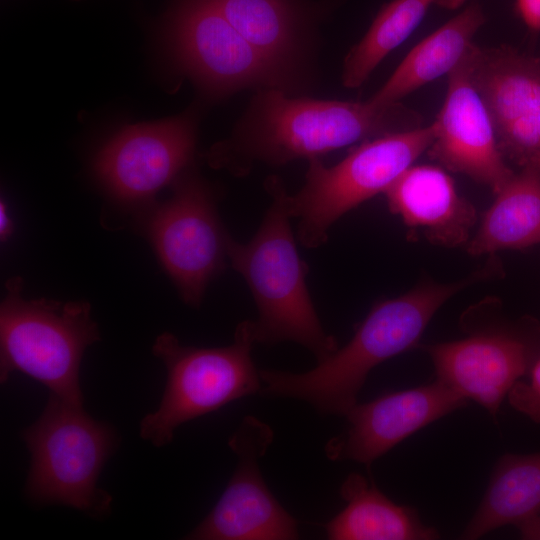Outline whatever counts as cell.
<instances>
[{
    "instance_id": "cell-5",
    "label": "cell",
    "mask_w": 540,
    "mask_h": 540,
    "mask_svg": "<svg viewBox=\"0 0 540 540\" xmlns=\"http://www.w3.org/2000/svg\"><path fill=\"white\" fill-rule=\"evenodd\" d=\"M21 437L31 454L25 485L30 500L72 507L92 517L111 511V495L98 487L117 442L109 424L49 393L41 416Z\"/></svg>"
},
{
    "instance_id": "cell-24",
    "label": "cell",
    "mask_w": 540,
    "mask_h": 540,
    "mask_svg": "<svg viewBox=\"0 0 540 540\" xmlns=\"http://www.w3.org/2000/svg\"><path fill=\"white\" fill-rule=\"evenodd\" d=\"M516 7L526 26L540 31V0H516Z\"/></svg>"
},
{
    "instance_id": "cell-9",
    "label": "cell",
    "mask_w": 540,
    "mask_h": 540,
    "mask_svg": "<svg viewBox=\"0 0 540 540\" xmlns=\"http://www.w3.org/2000/svg\"><path fill=\"white\" fill-rule=\"evenodd\" d=\"M172 186L170 198L149 208L144 228L182 300L198 307L210 281L225 268L231 236L212 188L192 166Z\"/></svg>"
},
{
    "instance_id": "cell-7",
    "label": "cell",
    "mask_w": 540,
    "mask_h": 540,
    "mask_svg": "<svg viewBox=\"0 0 540 540\" xmlns=\"http://www.w3.org/2000/svg\"><path fill=\"white\" fill-rule=\"evenodd\" d=\"M433 139L434 127L430 124L366 140L332 167L318 158L308 160L303 186L295 194L286 195L289 214L298 221L300 243L307 248L322 246L340 217L385 193L427 152Z\"/></svg>"
},
{
    "instance_id": "cell-21",
    "label": "cell",
    "mask_w": 540,
    "mask_h": 540,
    "mask_svg": "<svg viewBox=\"0 0 540 540\" xmlns=\"http://www.w3.org/2000/svg\"><path fill=\"white\" fill-rule=\"evenodd\" d=\"M540 514V452L505 454L461 538L478 539L505 525L518 526Z\"/></svg>"
},
{
    "instance_id": "cell-16",
    "label": "cell",
    "mask_w": 540,
    "mask_h": 540,
    "mask_svg": "<svg viewBox=\"0 0 540 540\" xmlns=\"http://www.w3.org/2000/svg\"><path fill=\"white\" fill-rule=\"evenodd\" d=\"M384 194L390 211L407 226L423 229L429 241L446 247L468 242L476 210L442 168L412 165Z\"/></svg>"
},
{
    "instance_id": "cell-19",
    "label": "cell",
    "mask_w": 540,
    "mask_h": 540,
    "mask_svg": "<svg viewBox=\"0 0 540 540\" xmlns=\"http://www.w3.org/2000/svg\"><path fill=\"white\" fill-rule=\"evenodd\" d=\"M262 55L297 79L307 48L305 22L294 0H211Z\"/></svg>"
},
{
    "instance_id": "cell-14",
    "label": "cell",
    "mask_w": 540,
    "mask_h": 540,
    "mask_svg": "<svg viewBox=\"0 0 540 540\" xmlns=\"http://www.w3.org/2000/svg\"><path fill=\"white\" fill-rule=\"evenodd\" d=\"M467 401L435 379L426 385L356 403L344 416L345 429L326 443V457L370 466L410 435L465 406Z\"/></svg>"
},
{
    "instance_id": "cell-25",
    "label": "cell",
    "mask_w": 540,
    "mask_h": 540,
    "mask_svg": "<svg viewBox=\"0 0 540 540\" xmlns=\"http://www.w3.org/2000/svg\"><path fill=\"white\" fill-rule=\"evenodd\" d=\"M523 539L540 540V514L516 526Z\"/></svg>"
},
{
    "instance_id": "cell-11",
    "label": "cell",
    "mask_w": 540,
    "mask_h": 540,
    "mask_svg": "<svg viewBox=\"0 0 540 540\" xmlns=\"http://www.w3.org/2000/svg\"><path fill=\"white\" fill-rule=\"evenodd\" d=\"M467 328L464 338L420 348L430 356L436 379L496 418L511 387L540 355V327L484 322Z\"/></svg>"
},
{
    "instance_id": "cell-15",
    "label": "cell",
    "mask_w": 540,
    "mask_h": 540,
    "mask_svg": "<svg viewBox=\"0 0 540 540\" xmlns=\"http://www.w3.org/2000/svg\"><path fill=\"white\" fill-rule=\"evenodd\" d=\"M473 47L448 75L427 153L446 169L487 185L495 194L514 172L499 150L490 114L471 77Z\"/></svg>"
},
{
    "instance_id": "cell-4",
    "label": "cell",
    "mask_w": 540,
    "mask_h": 540,
    "mask_svg": "<svg viewBox=\"0 0 540 540\" xmlns=\"http://www.w3.org/2000/svg\"><path fill=\"white\" fill-rule=\"evenodd\" d=\"M23 279L6 282L0 307V380L21 372L50 393L84 407L80 364L86 348L100 340L87 301L27 300Z\"/></svg>"
},
{
    "instance_id": "cell-26",
    "label": "cell",
    "mask_w": 540,
    "mask_h": 540,
    "mask_svg": "<svg viewBox=\"0 0 540 540\" xmlns=\"http://www.w3.org/2000/svg\"><path fill=\"white\" fill-rule=\"evenodd\" d=\"M13 232V222L9 216L7 206L3 200L0 203V238L6 241Z\"/></svg>"
},
{
    "instance_id": "cell-13",
    "label": "cell",
    "mask_w": 540,
    "mask_h": 540,
    "mask_svg": "<svg viewBox=\"0 0 540 540\" xmlns=\"http://www.w3.org/2000/svg\"><path fill=\"white\" fill-rule=\"evenodd\" d=\"M471 77L505 160L540 171V56L474 45Z\"/></svg>"
},
{
    "instance_id": "cell-12",
    "label": "cell",
    "mask_w": 540,
    "mask_h": 540,
    "mask_svg": "<svg viewBox=\"0 0 540 540\" xmlns=\"http://www.w3.org/2000/svg\"><path fill=\"white\" fill-rule=\"evenodd\" d=\"M273 441L270 426L246 416L228 445L236 468L210 513L185 537L194 540H294L296 519L266 485L258 461Z\"/></svg>"
},
{
    "instance_id": "cell-17",
    "label": "cell",
    "mask_w": 540,
    "mask_h": 540,
    "mask_svg": "<svg viewBox=\"0 0 540 540\" xmlns=\"http://www.w3.org/2000/svg\"><path fill=\"white\" fill-rule=\"evenodd\" d=\"M485 22V13L478 3L466 6L413 47L367 101L377 107L397 104L420 87L448 76L467 56L474 36Z\"/></svg>"
},
{
    "instance_id": "cell-18",
    "label": "cell",
    "mask_w": 540,
    "mask_h": 540,
    "mask_svg": "<svg viewBox=\"0 0 540 540\" xmlns=\"http://www.w3.org/2000/svg\"><path fill=\"white\" fill-rule=\"evenodd\" d=\"M345 507L325 526L330 540H433L434 527L425 525L416 509L389 499L370 480L351 473L340 487Z\"/></svg>"
},
{
    "instance_id": "cell-27",
    "label": "cell",
    "mask_w": 540,
    "mask_h": 540,
    "mask_svg": "<svg viewBox=\"0 0 540 540\" xmlns=\"http://www.w3.org/2000/svg\"><path fill=\"white\" fill-rule=\"evenodd\" d=\"M466 0H435V5L441 6L447 9H458Z\"/></svg>"
},
{
    "instance_id": "cell-8",
    "label": "cell",
    "mask_w": 540,
    "mask_h": 540,
    "mask_svg": "<svg viewBox=\"0 0 540 540\" xmlns=\"http://www.w3.org/2000/svg\"><path fill=\"white\" fill-rule=\"evenodd\" d=\"M169 66L217 99L242 89L291 88L295 80L250 44L211 0H180L163 21Z\"/></svg>"
},
{
    "instance_id": "cell-3",
    "label": "cell",
    "mask_w": 540,
    "mask_h": 540,
    "mask_svg": "<svg viewBox=\"0 0 540 540\" xmlns=\"http://www.w3.org/2000/svg\"><path fill=\"white\" fill-rule=\"evenodd\" d=\"M266 190L272 200L257 232L246 243L231 237L228 261L243 277L255 301V342H294L320 362L335 352L338 344L323 328L309 293V269L299 255L291 229L287 191L277 177L266 181Z\"/></svg>"
},
{
    "instance_id": "cell-10",
    "label": "cell",
    "mask_w": 540,
    "mask_h": 540,
    "mask_svg": "<svg viewBox=\"0 0 540 540\" xmlns=\"http://www.w3.org/2000/svg\"><path fill=\"white\" fill-rule=\"evenodd\" d=\"M198 113L129 124L95 153L92 170L106 194L124 206L148 204L193 164Z\"/></svg>"
},
{
    "instance_id": "cell-20",
    "label": "cell",
    "mask_w": 540,
    "mask_h": 540,
    "mask_svg": "<svg viewBox=\"0 0 540 540\" xmlns=\"http://www.w3.org/2000/svg\"><path fill=\"white\" fill-rule=\"evenodd\" d=\"M468 243L473 256L540 243V171L522 168L495 193Z\"/></svg>"
},
{
    "instance_id": "cell-23",
    "label": "cell",
    "mask_w": 540,
    "mask_h": 540,
    "mask_svg": "<svg viewBox=\"0 0 540 540\" xmlns=\"http://www.w3.org/2000/svg\"><path fill=\"white\" fill-rule=\"evenodd\" d=\"M526 379L518 380L509 390V404L533 422L540 424V355L537 357Z\"/></svg>"
},
{
    "instance_id": "cell-6",
    "label": "cell",
    "mask_w": 540,
    "mask_h": 540,
    "mask_svg": "<svg viewBox=\"0 0 540 540\" xmlns=\"http://www.w3.org/2000/svg\"><path fill=\"white\" fill-rule=\"evenodd\" d=\"M255 343L251 320L237 325L233 342L225 347L185 346L171 333L160 334L152 352L164 363L167 380L158 409L140 421L141 438L163 447L185 422L260 392Z\"/></svg>"
},
{
    "instance_id": "cell-2",
    "label": "cell",
    "mask_w": 540,
    "mask_h": 540,
    "mask_svg": "<svg viewBox=\"0 0 540 540\" xmlns=\"http://www.w3.org/2000/svg\"><path fill=\"white\" fill-rule=\"evenodd\" d=\"M496 261L452 283L423 282L409 292L376 303L353 337L302 373L260 370L261 393L311 405L322 416H345L357 403L370 371L416 347L438 309L462 289L496 273Z\"/></svg>"
},
{
    "instance_id": "cell-28",
    "label": "cell",
    "mask_w": 540,
    "mask_h": 540,
    "mask_svg": "<svg viewBox=\"0 0 540 540\" xmlns=\"http://www.w3.org/2000/svg\"><path fill=\"white\" fill-rule=\"evenodd\" d=\"M73 1H79V0H73Z\"/></svg>"
},
{
    "instance_id": "cell-1",
    "label": "cell",
    "mask_w": 540,
    "mask_h": 540,
    "mask_svg": "<svg viewBox=\"0 0 540 540\" xmlns=\"http://www.w3.org/2000/svg\"><path fill=\"white\" fill-rule=\"evenodd\" d=\"M400 103L377 107L363 102L290 97L281 89H258L232 137L207 152L209 165L245 174L253 163L280 166L394 132L422 126Z\"/></svg>"
},
{
    "instance_id": "cell-22",
    "label": "cell",
    "mask_w": 540,
    "mask_h": 540,
    "mask_svg": "<svg viewBox=\"0 0 540 540\" xmlns=\"http://www.w3.org/2000/svg\"><path fill=\"white\" fill-rule=\"evenodd\" d=\"M435 0H392L379 10L366 34L345 57L342 83L361 86L395 48L417 29Z\"/></svg>"
}]
</instances>
